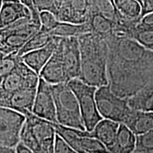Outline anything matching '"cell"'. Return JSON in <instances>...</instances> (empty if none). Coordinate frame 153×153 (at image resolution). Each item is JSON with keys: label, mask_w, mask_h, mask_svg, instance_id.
I'll return each instance as SVG.
<instances>
[{"label": "cell", "mask_w": 153, "mask_h": 153, "mask_svg": "<svg viewBox=\"0 0 153 153\" xmlns=\"http://www.w3.org/2000/svg\"><path fill=\"white\" fill-rule=\"evenodd\" d=\"M0 41H1V33H0Z\"/></svg>", "instance_id": "obj_41"}, {"label": "cell", "mask_w": 153, "mask_h": 153, "mask_svg": "<svg viewBox=\"0 0 153 153\" xmlns=\"http://www.w3.org/2000/svg\"><path fill=\"white\" fill-rule=\"evenodd\" d=\"M1 3H2V0H0V9H1Z\"/></svg>", "instance_id": "obj_38"}, {"label": "cell", "mask_w": 153, "mask_h": 153, "mask_svg": "<svg viewBox=\"0 0 153 153\" xmlns=\"http://www.w3.org/2000/svg\"><path fill=\"white\" fill-rule=\"evenodd\" d=\"M55 4H56L57 9H58V8L60 7L61 5L66 2L67 0H55Z\"/></svg>", "instance_id": "obj_37"}, {"label": "cell", "mask_w": 153, "mask_h": 153, "mask_svg": "<svg viewBox=\"0 0 153 153\" xmlns=\"http://www.w3.org/2000/svg\"><path fill=\"white\" fill-rule=\"evenodd\" d=\"M39 78L38 74L20 60L14 70L0 83V106L11 94L22 89L37 88Z\"/></svg>", "instance_id": "obj_9"}, {"label": "cell", "mask_w": 153, "mask_h": 153, "mask_svg": "<svg viewBox=\"0 0 153 153\" xmlns=\"http://www.w3.org/2000/svg\"><path fill=\"white\" fill-rule=\"evenodd\" d=\"M34 7L38 12L48 11L55 16L57 9L55 0H33Z\"/></svg>", "instance_id": "obj_30"}, {"label": "cell", "mask_w": 153, "mask_h": 153, "mask_svg": "<svg viewBox=\"0 0 153 153\" xmlns=\"http://www.w3.org/2000/svg\"><path fill=\"white\" fill-rule=\"evenodd\" d=\"M0 153H16V149L7 147H0Z\"/></svg>", "instance_id": "obj_36"}, {"label": "cell", "mask_w": 153, "mask_h": 153, "mask_svg": "<svg viewBox=\"0 0 153 153\" xmlns=\"http://www.w3.org/2000/svg\"><path fill=\"white\" fill-rule=\"evenodd\" d=\"M53 36L49 33L41 31L39 30L35 35H33L28 41L24 44V46L19 51L17 55L22 56L30 51L40 49L48 45L53 40Z\"/></svg>", "instance_id": "obj_26"}, {"label": "cell", "mask_w": 153, "mask_h": 153, "mask_svg": "<svg viewBox=\"0 0 153 153\" xmlns=\"http://www.w3.org/2000/svg\"><path fill=\"white\" fill-rule=\"evenodd\" d=\"M95 98L98 111L104 119L123 124L133 109L128 104L127 98L115 94L108 85L97 88Z\"/></svg>", "instance_id": "obj_7"}, {"label": "cell", "mask_w": 153, "mask_h": 153, "mask_svg": "<svg viewBox=\"0 0 153 153\" xmlns=\"http://www.w3.org/2000/svg\"><path fill=\"white\" fill-rule=\"evenodd\" d=\"M140 20L145 15L153 12V0H141Z\"/></svg>", "instance_id": "obj_33"}, {"label": "cell", "mask_w": 153, "mask_h": 153, "mask_svg": "<svg viewBox=\"0 0 153 153\" xmlns=\"http://www.w3.org/2000/svg\"><path fill=\"white\" fill-rule=\"evenodd\" d=\"M108 48V86L121 98H128L153 83V51L125 36L105 39Z\"/></svg>", "instance_id": "obj_1"}, {"label": "cell", "mask_w": 153, "mask_h": 153, "mask_svg": "<svg viewBox=\"0 0 153 153\" xmlns=\"http://www.w3.org/2000/svg\"><path fill=\"white\" fill-rule=\"evenodd\" d=\"M127 100L129 106L134 110L153 112V83L145 86Z\"/></svg>", "instance_id": "obj_22"}, {"label": "cell", "mask_w": 153, "mask_h": 153, "mask_svg": "<svg viewBox=\"0 0 153 153\" xmlns=\"http://www.w3.org/2000/svg\"><path fill=\"white\" fill-rule=\"evenodd\" d=\"M41 26L31 18H24L7 27L0 28V52L7 55L18 53L25 43L37 33Z\"/></svg>", "instance_id": "obj_5"}, {"label": "cell", "mask_w": 153, "mask_h": 153, "mask_svg": "<svg viewBox=\"0 0 153 153\" xmlns=\"http://www.w3.org/2000/svg\"><path fill=\"white\" fill-rule=\"evenodd\" d=\"M115 6L123 18L138 24L140 21L141 4L136 0H114Z\"/></svg>", "instance_id": "obj_24"}, {"label": "cell", "mask_w": 153, "mask_h": 153, "mask_svg": "<svg viewBox=\"0 0 153 153\" xmlns=\"http://www.w3.org/2000/svg\"><path fill=\"white\" fill-rule=\"evenodd\" d=\"M138 24L146 27L153 28V12L145 15L141 19Z\"/></svg>", "instance_id": "obj_34"}, {"label": "cell", "mask_w": 153, "mask_h": 153, "mask_svg": "<svg viewBox=\"0 0 153 153\" xmlns=\"http://www.w3.org/2000/svg\"><path fill=\"white\" fill-rule=\"evenodd\" d=\"M24 18H31V14L27 7L19 0H2L0 9V28Z\"/></svg>", "instance_id": "obj_16"}, {"label": "cell", "mask_w": 153, "mask_h": 153, "mask_svg": "<svg viewBox=\"0 0 153 153\" xmlns=\"http://www.w3.org/2000/svg\"><path fill=\"white\" fill-rule=\"evenodd\" d=\"M51 123L57 135L78 153H108L102 143L91 137L90 132L71 128L57 123Z\"/></svg>", "instance_id": "obj_8"}, {"label": "cell", "mask_w": 153, "mask_h": 153, "mask_svg": "<svg viewBox=\"0 0 153 153\" xmlns=\"http://www.w3.org/2000/svg\"><path fill=\"white\" fill-rule=\"evenodd\" d=\"M57 123L71 128L86 131L77 99L68 83L51 85Z\"/></svg>", "instance_id": "obj_4"}, {"label": "cell", "mask_w": 153, "mask_h": 153, "mask_svg": "<svg viewBox=\"0 0 153 153\" xmlns=\"http://www.w3.org/2000/svg\"><path fill=\"white\" fill-rule=\"evenodd\" d=\"M81 67L78 79L99 88L108 84L107 74L108 48L104 39L92 33L78 37Z\"/></svg>", "instance_id": "obj_2"}, {"label": "cell", "mask_w": 153, "mask_h": 153, "mask_svg": "<svg viewBox=\"0 0 153 153\" xmlns=\"http://www.w3.org/2000/svg\"><path fill=\"white\" fill-rule=\"evenodd\" d=\"M20 60L17 53H11L0 57V83L14 70Z\"/></svg>", "instance_id": "obj_27"}, {"label": "cell", "mask_w": 153, "mask_h": 153, "mask_svg": "<svg viewBox=\"0 0 153 153\" xmlns=\"http://www.w3.org/2000/svg\"><path fill=\"white\" fill-rule=\"evenodd\" d=\"M60 43L62 46L63 62L68 80L70 81L73 79H78L81 67L78 38H61Z\"/></svg>", "instance_id": "obj_12"}, {"label": "cell", "mask_w": 153, "mask_h": 153, "mask_svg": "<svg viewBox=\"0 0 153 153\" xmlns=\"http://www.w3.org/2000/svg\"><path fill=\"white\" fill-rule=\"evenodd\" d=\"M135 143L136 135L127 126L120 123L114 142L107 150L108 153H133Z\"/></svg>", "instance_id": "obj_20"}, {"label": "cell", "mask_w": 153, "mask_h": 153, "mask_svg": "<svg viewBox=\"0 0 153 153\" xmlns=\"http://www.w3.org/2000/svg\"><path fill=\"white\" fill-rule=\"evenodd\" d=\"M88 22L90 25L91 33L104 40L115 35L126 36L124 30L117 24L97 12L90 13Z\"/></svg>", "instance_id": "obj_18"}, {"label": "cell", "mask_w": 153, "mask_h": 153, "mask_svg": "<svg viewBox=\"0 0 153 153\" xmlns=\"http://www.w3.org/2000/svg\"><path fill=\"white\" fill-rule=\"evenodd\" d=\"M123 124L136 136L141 135L153 130V112L132 109Z\"/></svg>", "instance_id": "obj_19"}, {"label": "cell", "mask_w": 153, "mask_h": 153, "mask_svg": "<svg viewBox=\"0 0 153 153\" xmlns=\"http://www.w3.org/2000/svg\"><path fill=\"white\" fill-rule=\"evenodd\" d=\"M37 88L22 89L11 94L0 107H5L22 113L24 111H32Z\"/></svg>", "instance_id": "obj_17"}, {"label": "cell", "mask_w": 153, "mask_h": 153, "mask_svg": "<svg viewBox=\"0 0 153 153\" xmlns=\"http://www.w3.org/2000/svg\"><path fill=\"white\" fill-rule=\"evenodd\" d=\"M68 85L77 99L86 131L91 132L94 126L102 119L98 111L95 98L97 88L87 85L79 79L70 80Z\"/></svg>", "instance_id": "obj_6"}, {"label": "cell", "mask_w": 153, "mask_h": 153, "mask_svg": "<svg viewBox=\"0 0 153 153\" xmlns=\"http://www.w3.org/2000/svg\"><path fill=\"white\" fill-rule=\"evenodd\" d=\"M54 153H78L65 142L56 134L54 146Z\"/></svg>", "instance_id": "obj_31"}, {"label": "cell", "mask_w": 153, "mask_h": 153, "mask_svg": "<svg viewBox=\"0 0 153 153\" xmlns=\"http://www.w3.org/2000/svg\"><path fill=\"white\" fill-rule=\"evenodd\" d=\"M3 55H4V54H3L2 53H1V52H0V57H1V56H2Z\"/></svg>", "instance_id": "obj_40"}, {"label": "cell", "mask_w": 153, "mask_h": 153, "mask_svg": "<svg viewBox=\"0 0 153 153\" xmlns=\"http://www.w3.org/2000/svg\"><path fill=\"white\" fill-rule=\"evenodd\" d=\"M31 113L48 121L57 123L56 110L51 85L39 78Z\"/></svg>", "instance_id": "obj_11"}, {"label": "cell", "mask_w": 153, "mask_h": 153, "mask_svg": "<svg viewBox=\"0 0 153 153\" xmlns=\"http://www.w3.org/2000/svg\"><path fill=\"white\" fill-rule=\"evenodd\" d=\"M26 120L20 142L33 153H54L56 133L51 122L36 116L28 111L22 113Z\"/></svg>", "instance_id": "obj_3"}, {"label": "cell", "mask_w": 153, "mask_h": 153, "mask_svg": "<svg viewBox=\"0 0 153 153\" xmlns=\"http://www.w3.org/2000/svg\"><path fill=\"white\" fill-rule=\"evenodd\" d=\"M40 22H41V31L50 33L54 28L57 24H58V21L56 17L52 13L48 11H42L40 13Z\"/></svg>", "instance_id": "obj_29"}, {"label": "cell", "mask_w": 153, "mask_h": 153, "mask_svg": "<svg viewBox=\"0 0 153 153\" xmlns=\"http://www.w3.org/2000/svg\"><path fill=\"white\" fill-rule=\"evenodd\" d=\"M21 3L23 4L25 7L28 8L30 11V14H31V19L34 23L36 24H38L41 26V22H40V13L36 10V9L34 7L33 0H19Z\"/></svg>", "instance_id": "obj_32"}, {"label": "cell", "mask_w": 153, "mask_h": 153, "mask_svg": "<svg viewBox=\"0 0 153 153\" xmlns=\"http://www.w3.org/2000/svg\"><path fill=\"white\" fill-rule=\"evenodd\" d=\"M91 30L89 22L76 24L59 22L57 26L49 33L52 36H55V37L78 38L84 34L91 33Z\"/></svg>", "instance_id": "obj_23"}, {"label": "cell", "mask_w": 153, "mask_h": 153, "mask_svg": "<svg viewBox=\"0 0 153 153\" xmlns=\"http://www.w3.org/2000/svg\"><path fill=\"white\" fill-rule=\"evenodd\" d=\"M120 123L102 118L90 132L91 137L98 140L106 149L109 148L116 138Z\"/></svg>", "instance_id": "obj_21"}, {"label": "cell", "mask_w": 153, "mask_h": 153, "mask_svg": "<svg viewBox=\"0 0 153 153\" xmlns=\"http://www.w3.org/2000/svg\"><path fill=\"white\" fill-rule=\"evenodd\" d=\"M60 39L61 38H60L56 49L52 56L39 74V77L42 78L50 85L68 83L69 81L63 62Z\"/></svg>", "instance_id": "obj_14"}, {"label": "cell", "mask_w": 153, "mask_h": 153, "mask_svg": "<svg viewBox=\"0 0 153 153\" xmlns=\"http://www.w3.org/2000/svg\"><path fill=\"white\" fill-rule=\"evenodd\" d=\"M15 149H16V153H33L30 150H28L26 147H25L21 142L16 145Z\"/></svg>", "instance_id": "obj_35"}, {"label": "cell", "mask_w": 153, "mask_h": 153, "mask_svg": "<svg viewBox=\"0 0 153 153\" xmlns=\"http://www.w3.org/2000/svg\"><path fill=\"white\" fill-rule=\"evenodd\" d=\"M91 0H67L58 9L57 19L60 22L81 24L88 22Z\"/></svg>", "instance_id": "obj_13"}, {"label": "cell", "mask_w": 153, "mask_h": 153, "mask_svg": "<svg viewBox=\"0 0 153 153\" xmlns=\"http://www.w3.org/2000/svg\"><path fill=\"white\" fill-rule=\"evenodd\" d=\"M136 1H138V2L141 4V2H142V1H141V0H136Z\"/></svg>", "instance_id": "obj_39"}, {"label": "cell", "mask_w": 153, "mask_h": 153, "mask_svg": "<svg viewBox=\"0 0 153 153\" xmlns=\"http://www.w3.org/2000/svg\"><path fill=\"white\" fill-rule=\"evenodd\" d=\"M25 120L26 116L22 113L0 107V147L16 148Z\"/></svg>", "instance_id": "obj_10"}, {"label": "cell", "mask_w": 153, "mask_h": 153, "mask_svg": "<svg viewBox=\"0 0 153 153\" xmlns=\"http://www.w3.org/2000/svg\"><path fill=\"white\" fill-rule=\"evenodd\" d=\"M60 37L53 36L52 41L45 46L36 51H30L19 57L25 65L39 75L41 70L56 49Z\"/></svg>", "instance_id": "obj_15"}, {"label": "cell", "mask_w": 153, "mask_h": 153, "mask_svg": "<svg viewBox=\"0 0 153 153\" xmlns=\"http://www.w3.org/2000/svg\"><path fill=\"white\" fill-rule=\"evenodd\" d=\"M133 153H153V130L137 135Z\"/></svg>", "instance_id": "obj_28"}, {"label": "cell", "mask_w": 153, "mask_h": 153, "mask_svg": "<svg viewBox=\"0 0 153 153\" xmlns=\"http://www.w3.org/2000/svg\"><path fill=\"white\" fill-rule=\"evenodd\" d=\"M128 37L135 40L145 48L153 51V28L137 24L130 30Z\"/></svg>", "instance_id": "obj_25"}]
</instances>
